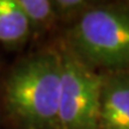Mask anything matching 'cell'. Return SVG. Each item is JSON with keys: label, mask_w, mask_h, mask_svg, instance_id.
<instances>
[{"label": "cell", "mask_w": 129, "mask_h": 129, "mask_svg": "<svg viewBox=\"0 0 129 129\" xmlns=\"http://www.w3.org/2000/svg\"><path fill=\"white\" fill-rule=\"evenodd\" d=\"M31 26L17 0H0V43L19 47L31 36Z\"/></svg>", "instance_id": "5b68a950"}, {"label": "cell", "mask_w": 129, "mask_h": 129, "mask_svg": "<svg viewBox=\"0 0 129 129\" xmlns=\"http://www.w3.org/2000/svg\"><path fill=\"white\" fill-rule=\"evenodd\" d=\"M99 129H129V72L103 73Z\"/></svg>", "instance_id": "277c9868"}, {"label": "cell", "mask_w": 129, "mask_h": 129, "mask_svg": "<svg viewBox=\"0 0 129 129\" xmlns=\"http://www.w3.org/2000/svg\"><path fill=\"white\" fill-rule=\"evenodd\" d=\"M61 87L60 50L20 61L5 81L6 111L22 129H57Z\"/></svg>", "instance_id": "6da1fadb"}, {"label": "cell", "mask_w": 129, "mask_h": 129, "mask_svg": "<svg viewBox=\"0 0 129 129\" xmlns=\"http://www.w3.org/2000/svg\"><path fill=\"white\" fill-rule=\"evenodd\" d=\"M57 129H99L103 73L62 47Z\"/></svg>", "instance_id": "3957f363"}, {"label": "cell", "mask_w": 129, "mask_h": 129, "mask_svg": "<svg viewBox=\"0 0 129 129\" xmlns=\"http://www.w3.org/2000/svg\"><path fill=\"white\" fill-rule=\"evenodd\" d=\"M56 18L62 20L75 19L83 13L91 3L85 0H51Z\"/></svg>", "instance_id": "52a82bcc"}, {"label": "cell", "mask_w": 129, "mask_h": 129, "mask_svg": "<svg viewBox=\"0 0 129 129\" xmlns=\"http://www.w3.org/2000/svg\"><path fill=\"white\" fill-rule=\"evenodd\" d=\"M64 47L93 69L129 72V6H88L67 30Z\"/></svg>", "instance_id": "7a4b0ae2"}, {"label": "cell", "mask_w": 129, "mask_h": 129, "mask_svg": "<svg viewBox=\"0 0 129 129\" xmlns=\"http://www.w3.org/2000/svg\"><path fill=\"white\" fill-rule=\"evenodd\" d=\"M26 16L31 31L44 32L56 22V14L51 0H17Z\"/></svg>", "instance_id": "8992f818"}]
</instances>
